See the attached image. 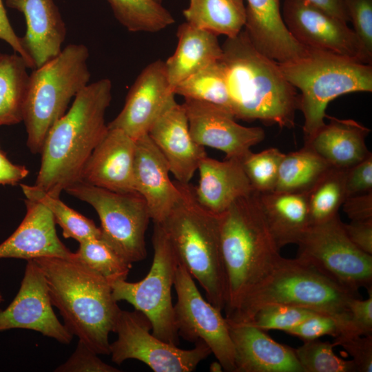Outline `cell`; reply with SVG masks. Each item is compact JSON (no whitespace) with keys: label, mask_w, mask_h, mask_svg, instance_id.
<instances>
[{"label":"cell","mask_w":372,"mask_h":372,"mask_svg":"<svg viewBox=\"0 0 372 372\" xmlns=\"http://www.w3.org/2000/svg\"><path fill=\"white\" fill-rule=\"evenodd\" d=\"M116 20L131 32H157L172 25L174 18L155 0H106Z\"/></svg>","instance_id":"obj_32"},{"label":"cell","mask_w":372,"mask_h":372,"mask_svg":"<svg viewBox=\"0 0 372 372\" xmlns=\"http://www.w3.org/2000/svg\"><path fill=\"white\" fill-rule=\"evenodd\" d=\"M304 341L318 339L329 335L335 338L339 335H350L353 333L349 316H337L324 313H317L307 318L298 326L287 332Z\"/></svg>","instance_id":"obj_40"},{"label":"cell","mask_w":372,"mask_h":372,"mask_svg":"<svg viewBox=\"0 0 372 372\" xmlns=\"http://www.w3.org/2000/svg\"><path fill=\"white\" fill-rule=\"evenodd\" d=\"M221 48L220 60L235 118L293 127L299 96L278 63L259 51L245 30L227 37Z\"/></svg>","instance_id":"obj_3"},{"label":"cell","mask_w":372,"mask_h":372,"mask_svg":"<svg viewBox=\"0 0 372 372\" xmlns=\"http://www.w3.org/2000/svg\"><path fill=\"white\" fill-rule=\"evenodd\" d=\"M29 173L24 165L12 163L0 149V185H16Z\"/></svg>","instance_id":"obj_49"},{"label":"cell","mask_w":372,"mask_h":372,"mask_svg":"<svg viewBox=\"0 0 372 372\" xmlns=\"http://www.w3.org/2000/svg\"><path fill=\"white\" fill-rule=\"evenodd\" d=\"M176 183L179 197L159 224L180 263L203 287L207 301L222 311L227 300V285L220 247L219 215L199 204L194 186Z\"/></svg>","instance_id":"obj_5"},{"label":"cell","mask_w":372,"mask_h":372,"mask_svg":"<svg viewBox=\"0 0 372 372\" xmlns=\"http://www.w3.org/2000/svg\"><path fill=\"white\" fill-rule=\"evenodd\" d=\"M28 68L19 54L0 52V127L23 121Z\"/></svg>","instance_id":"obj_30"},{"label":"cell","mask_w":372,"mask_h":372,"mask_svg":"<svg viewBox=\"0 0 372 372\" xmlns=\"http://www.w3.org/2000/svg\"><path fill=\"white\" fill-rule=\"evenodd\" d=\"M34 260L68 331L98 355H110L109 336L121 311L111 284L74 255L72 258L42 256Z\"/></svg>","instance_id":"obj_2"},{"label":"cell","mask_w":372,"mask_h":372,"mask_svg":"<svg viewBox=\"0 0 372 372\" xmlns=\"http://www.w3.org/2000/svg\"><path fill=\"white\" fill-rule=\"evenodd\" d=\"M183 14L195 28L231 38L245 27L246 7L243 0H189Z\"/></svg>","instance_id":"obj_29"},{"label":"cell","mask_w":372,"mask_h":372,"mask_svg":"<svg viewBox=\"0 0 372 372\" xmlns=\"http://www.w3.org/2000/svg\"><path fill=\"white\" fill-rule=\"evenodd\" d=\"M27 199L37 201L45 205L52 214L54 221L62 229L65 238L77 242L101 238V231L94 221L66 205L59 197L53 196L34 185L20 184Z\"/></svg>","instance_id":"obj_33"},{"label":"cell","mask_w":372,"mask_h":372,"mask_svg":"<svg viewBox=\"0 0 372 372\" xmlns=\"http://www.w3.org/2000/svg\"><path fill=\"white\" fill-rule=\"evenodd\" d=\"M329 120L309 140L304 141L331 166L347 169L372 154L366 145L370 129L353 119Z\"/></svg>","instance_id":"obj_26"},{"label":"cell","mask_w":372,"mask_h":372,"mask_svg":"<svg viewBox=\"0 0 372 372\" xmlns=\"http://www.w3.org/2000/svg\"><path fill=\"white\" fill-rule=\"evenodd\" d=\"M282 16L289 33L304 48L360 61L358 40L347 22L304 0H284Z\"/></svg>","instance_id":"obj_15"},{"label":"cell","mask_w":372,"mask_h":372,"mask_svg":"<svg viewBox=\"0 0 372 372\" xmlns=\"http://www.w3.org/2000/svg\"><path fill=\"white\" fill-rule=\"evenodd\" d=\"M174 287L177 295L174 309L178 336L194 343L203 341L224 371L235 372L234 345L221 311L202 296L193 277L180 263Z\"/></svg>","instance_id":"obj_13"},{"label":"cell","mask_w":372,"mask_h":372,"mask_svg":"<svg viewBox=\"0 0 372 372\" xmlns=\"http://www.w3.org/2000/svg\"><path fill=\"white\" fill-rule=\"evenodd\" d=\"M135 151L134 139L118 129L108 127L86 162L80 180L116 192H136Z\"/></svg>","instance_id":"obj_19"},{"label":"cell","mask_w":372,"mask_h":372,"mask_svg":"<svg viewBox=\"0 0 372 372\" xmlns=\"http://www.w3.org/2000/svg\"><path fill=\"white\" fill-rule=\"evenodd\" d=\"M332 166L309 146L285 154L273 192L306 193Z\"/></svg>","instance_id":"obj_31"},{"label":"cell","mask_w":372,"mask_h":372,"mask_svg":"<svg viewBox=\"0 0 372 372\" xmlns=\"http://www.w3.org/2000/svg\"><path fill=\"white\" fill-rule=\"evenodd\" d=\"M169 173L167 161L147 134L136 140L134 189L145 200L154 223L165 220L179 197Z\"/></svg>","instance_id":"obj_20"},{"label":"cell","mask_w":372,"mask_h":372,"mask_svg":"<svg viewBox=\"0 0 372 372\" xmlns=\"http://www.w3.org/2000/svg\"><path fill=\"white\" fill-rule=\"evenodd\" d=\"M150 331L152 324L143 313L121 310L114 331L117 339L110 343L112 361L121 364L134 359L154 372H192L211 353L202 340L185 350L159 339Z\"/></svg>","instance_id":"obj_12"},{"label":"cell","mask_w":372,"mask_h":372,"mask_svg":"<svg viewBox=\"0 0 372 372\" xmlns=\"http://www.w3.org/2000/svg\"><path fill=\"white\" fill-rule=\"evenodd\" d=\"M344 231L358 249L372 255V219L344 223Z\"/></svg>","instance_id":"obj_46"},{"label":"cell","mask_w":372,"mask_h":372,"mask_svg":"<svg viewBox=\"0 0 372 372\" xmlns=\"http://www.w3.org/2000/svg\"><path fill=\"white\" fill-rule=\"evenodd\" d=\"M335 346H342L353 358L356 372L372 371V333L362 335H340L334 338Z\"/></svg>","instance_id":"obj_43"},{"label":"cell","mask_w":372,"mask_h":372,"mask_svg":"<svg viewBox=\"0 0 372 372\" xmlns=\"http://www.w3.org/2000/svg\"><path fill=\"white\" fill-rule=\"evenodd\" d=\"M245 30L254 46L278 63L297 59L309 49L288 31L282 16L281 0H247Z\"/></svg>","instance_id":"obj_24"},{"label":"cell","mask_w":372,"mask_h":372,"mask_svg":"<svg viewBox=\"0 0 372 372\" xmlns=\"http://www.w3.org/2000/svg\"><path fill=\"white\" fill-rule=\"evenodd\" d=\"M156 2L162 3L163 0H155Z\"/></svg>","instance_id":"obj_52"},{"label":"cell","mask_w":372,"mask_h":372,"mask_svg":"<svg viewBox=\"0 0 372 372\" xmlns=\"http://www.w3.org/2000/svg\"><path fill=\"white\" fill-rule=\"evenodd\" d=\"M286 79L300 91L304 141L324 124L326 109L334 99L351 92L372 91V66L355 59L309 49L297 59L278 63Z\"/></svg>","instance_id":"obj_6"},{"label":"cell","mask_w":372,"mask_h":372,"mask_svg":"<svg viewBox=\"0 0 372 372\" xmlns=\"http://www.w3.org/2000/svg\"><path fill=\"white\" fill-rule=\"evenodd\" d=\"M199 182L194 187L199 204L207 210L220 215L237 199L255 191L242 167L236 158L220 161L207 156L200 162Z\"/></svg>","instance_id":"obj_25"},{"label":"cell","mask_w":372,"mask_h":372,"mask_svg":"<svg viewBox=\"0 0 372 372\" xmlns=\"http://www.w3.org/2000/svg\"><path fill=\"white\" fill-rule=\"evenodd\" d=\"M258 194L268 227L278 249L289 244L296 245L309 226L306 193Z\"/></svg>","instance_id":"obj_28"},{"label":"cell","mask_w":372,"mask_h":372,"mask_svg":"<svg viewBox=\"0 0 372 372\" xmlns=\"http://www.w3.org/2000/svg\"><path fill=\"white\" fill-rule=\"evenodd\" d=\"M326 11L330 14L345 21H349L345 0H304Z\"/></svg>","instance_id":"obj_50"},{"label":"cell","mask_w":372,"mask_h":372,"mask_svg":"<svg viewBox=\"0 0 372 372\" xmlns=\"http://www.w3.org/2000/svg\"><path fill=\"white\" fill-rule=\"evenodd\" d=\"M353 32L360 48V61L372 63V0H345Z\"/></svg>","instance_id":"obj_41"},{"label":"cell","mask_w":372,"mask_h":372,"mask_svg":"<svg viewBox=\"0 0 372 372\" xmlns=\"http://www.w3.org/2000/svg\"><path fill=\"white\" fill-rule=\"evenodd\" d=\"M0 39L7 43L15 53L23 57L28 68H34V63L23 48L21 37L15 33L11 25L3 0H0Z\"/></svg>","instance_id":"obj_48"},{"label":"cell","mask_w":372,"mask_h":372,"mask_svg":"<svg viewBox=\"0 0 372 372\" xmlns=\"http://www.w3.org/2000/svg\"><path fill=\"white\" fill-rule=\"evenodd\" d=\"M65 191L90 204L101 221L102 238L128 263L147 256L145 232L150 215L137 192L119 193L79 180Z\"/></svg>","instance_id":"obj_10"},{"label":"cell","mask_w":372,"mask_h":372,"mask_svg":"<svg viewBox=\"0 0 372 372\" xmlns=\"http://www.w3.org/2000/svg\"><path fill=\"white\" fill-rule=\"evenodd\" d=\"M147 134L165 157L176 181L189 183L207 154L205 147L196 143L191 136L183 105L172 101L156 119Z\"/></svg>","instance_id":"obj_18"},{"label":"cell","mask_w":372,"mask_h":372,"mask_svg":"<svg viewBox=\"0 0 372 372\" xmlns=\"http://www.w3.org/2000/svg\"><path fill=\"white\" fill-rule=\"evenodd\" d=\"M347 198L372 192V154L345 169Z\"/></svg>","instance_id":"obj_44"},{"label":"cell","mask_w":372,"mask_h":372,"mask_svg":"<svg viewBox=\"0 0 372 372\" xmlns=\"http://www.w3.org/2000/svg\"><path fill=\"white\" fill-rule=\"evenodd\" d=\"M320 313L304 307L269 304L260 308L248 324L262 330L287 332L311 316Z\"/></svg>","instance_id":"obj_39"},{"label":"cell","mask_w":372,"mask_h":372,"mask_svg":"<svg viewBox=\"0 0 372 372\" xmlns=\"http://www.w3.org/2000/svg\"><path fill=\"white\" fill-rule=\"evenodd\" d=\"M112 88L109 79L88 83L51 127L40 153L36 186L59 197L63 190L80 180L86 162L107 131L105 115Z\"/></svg>","instance_id":"obj_1"},{"label":"cell","mask_w":372,"mask_h":372,"mask_svg":"<svg viewBox=\"0 0 372 372\" xmlns=\"http://www.w3.org/2000/svg\"><path fill=\"white\" fill-rule=\"evenodd\" d=\"M343 210L351 221L372 219V192L346 198Z\"/></svg>","instance_id":"obj_47"},{"label":"cell","mask_w":372,"mask_h":372,"mask_svg":"<svg viewBox=\"0 0 372 372\" xmlns=\"http://www.w3.org/2000/svg\"><path fill=\"white\" fill-rule=\"evenodd\" d=\"M52 306L42 271L34 260H27L18 293L6 309H0V331L28 329L70 344L74 335L59 320Z\"/></svg>","instance_id":"obj_14"},{"label":"cell","mask_w":372,"mask_h":372,"mask_svg":"<svg viewBox=\"0 0 372 372\" xmlns=\"http://www.w3.org/2000/svg\"><path fill=\"white\" fill-rule=\"evenodd\" d=\"M285 154L276 147H270L258 153L251 151L242 158L244 171L256 192H273Z\"/></svg>","instance_id":"obj_38"},{"label":"cell","mask_w":372,"mask_h":372,"mask_svg":"<svg viewBox=\"0 0 372 372\" xmlns=\"http://www.w3.org/2000/svg\"><path fill=\"white\" fill-rule=\"evenodd\" d=\"M25 215L16 230L0 244V259L27 260L42 256L72 258L57 236L54 216L43 204L25 199Z\"/></svg>","instance_id":"obj_21"},{"label":"cell","mask_w":372,"mask_h":372,"mask_svg":"<svg viewBox=\"0 0 372 372\" xmlns=\"http://www.w3.org/2000/svg\"><path fill=\"white\" fill-rule=\"evenodd\" d=\"M176 36V49L165 62L167 79L173 92L180 82L219 61L223 54L217 35L211 32L185 22L178 26Z\"/></svg>","instance_id":"obj_27"},{"label":"cell","mask_w":372,"mask_h":372,"mask_svg":"<svg viewBox=\"0 0 372 372\" xmlns=\"http://www.w3.org/2000/svg\"><path fill=\"white\" fill-rule=\"evenodd\" d=\"M334 347V342L316 339L294 349L302 372H356L353 361L338 357Z\"/></svg>","instance_id":"obj_37"},{"label":"cell","mask_w":372,"mask_h":372,"mask_svg":"<svg viewBox=\"0 0 372 372\" xmlns=\"http://www.w3.org/2000/svg\"><path fill=\"white\" fill-rule=\"evenodd\" d=\"M182 105L194 142L223 151L225 158L242 161L265 137L262 128L238 124L232 113L214 103L185 99Z\"/></svg>","instance_id":"obj_16"},{"label":"cell","mask_w":372,"mask_h":372,"mask_svg":"<svg viewBox=\"0 0 372 372\" xmlns=\"http://www.w3.org/2000/svg\"><path fill=\"white\" fill-rule=\"evenodd\" d=\"M55 372H118L120 370L102 361L94 351L79 340L71 356L56 367Z\"/></svg>","instance_id":"obj_42"},{"label":"cell","mask_w":372,"mask_h":372,"mask_svg":"<svg viewBox=\"0 0 372 372\" xmlns=\"http://www.w3.org/2000/svg\"><path fill=\"white\" fill-rule=\"evenodd\" d=\"M355 294L298 258L280 256L250 292L234 316L226 319L247 323L262 307L283 304L337 316H348Z\"/></svg>","instance_id":"obj_8"},{"label":"cell","mask_w":372,"mask_h":372,"mask_svg":"<svg viewBox=\"0 0 372 372\" xmlns=\"http://www.w3.org/2000/svg\"><path fill=\"white\" fill-rule=\"evenodd\" d=\"M88 59L86 45L72 43L29 74L23 122L32 153H41L51 127L65 114L71 100L89 83Z\"/></svg>","instance_id":"obj_7"},{"label":"cell","mask_w":372,"mask_h":372,"mask_svg":"<svg viewBox=\"0 0 372 372\" xmlns=\"http://www.w3.org/2000/svg\"><path fill=\"white\" fill-rule=\"evenodd\" d=\"M220 59L180 82L174 88V94L214 103L233 114L225 68Z\"/></svg>","instance_id":"obj_35"},{"label":"cell","mask_w":372,"mask_h":372,"mask_svg":"<svg viewBox=\"0 0 372 372\" xmlns=\"http://www.w3.org/2000/svg\"><path fill=\"white\" fill-rule=\"evenodd\" d=\"M4 1L8 8L18 10L24 16L26 30L21 41L34 68L61 52L66 28L54 0Z\"/></svg>","instance_id":"obj_23"},{"label":"cell","mask_w":372,"mask_h":372,"mask_svg":"<svg viewBox=\"0 0 372 372\" xmlns=\"http://www.w3.org/2000/svg\"><path fill=\"white\" fill-rule=\"evenodd\" d=\"M74 257L97 272L111 285L126 280L132 264L126 262L102 238L81 241Z\"/></svg>","instance_id":"obj_36"},{"label":"cell","mask_w":372,"mask_h":372,"mask_svg":"<svg viewBox=\"0 0 372 372\" xmlns=\"http://www.w3.org/2000/svg\"><path fill=\"white\" fill-rule=\"evenodd\" d=\"M345 169L331 167L306 192L309 225L325 222L338 214L347 198Z\"/></svg>","instance_id":"obj_34"},{"label":"cell","mask_w":372,"mask_h":372,"mask_svg":"<svg viewBox=\"0 0 372 372\" xmlns=\"http://www.w3.org/2000/svg\"><path fill=\"white\" fill-rule=\"evenodd\" d=\"M223 369L221 364L218 360L212 362L209 367V371L211 372H221Z\"/></svg>","instance_id":"obj_51"},{"label":"cell","mask_w":372,"mask_h":372,"mask_svg":"<svg viewBox=\"0 0 372 372\" xmlns=\"http://www.w3.org/2000/svg\"><path fill=\"white\" fill-rule=\"evenodd\" d=\"M296 245V258L353 293L372 288V255L349 240L338 214L309 225Z\"/></svg>","instance_id":"obj_11"},{"label":"cell","mask_w":372,"mask_h":372,"mask_svg":"<svg viewBox=\"0 0 372 372\" xmlns=\"http://www.w3.org/2000/svg\"><path fill=\"white\" fill-rule=\"evenodd\" d=\"M154 258L146 276L140 281L126 280L113 282L112 291L116 301L124 300L143 313L152 324V333L174 345L179 344L172 300L176 272L180 261L162 225L154 223L152 234Z\"/></svg>","instance_id":"obj_9"},{"label":"cell","mask_w":372,"mask_h":372,"mask_svg":"<svg viewBox=\"0 0 372 372\" xmlns=\"http://www.w3.org/2000/svg\"><path fill=\"white\" fill-rule=\"evenodd\" d=\"M368 291L369 296L366 299L355 297L349 304L351 322L358 335L372 333V291Z\"/></svg>","instance_id":"obj_45"},{"label":"cell","mask_w":372,"mask_h":372,"mask_svg":"<svg viewBox=\"0 0 372 372\" xmlns=\"http://www.w3.org/2000/svg\"><path fill=\"white\" fill-rule=\"evenodd\" d=\"M234 349L235 372H302L295 350L248 323L227 320Z\"/></svg>","instance_id":"obj_22"},{"label":"cell","mask_w":372,"mask_h":372,"mask_svg":"<svg viewBox=\"0 0 372 372\" xmlns=\"http://www.w3.org/2000/svg\"><path fill=\"white\" fill-rule=\"evenodd\" d=\"M220 217V247L231 318L281 256L268 227L258 192L235 200Z\"/></svg>","instance_id":"obj_4"},{"label":"cell","mask_w":372,"mask_h":372,"mask_svg":"<svg viewBox=\"0 0 372 372\" xmlns=\"http://www.w3.org/2000/svg\"><path fill=\"white\" fill-rule=\"evenodd\" d=\"M174 100L165 62L154 61L138 75L123 109L107 127L118 129L136 141L148 133L156 119Z\"/></svg>","instance_id":"obj_17"}]
</instances>
